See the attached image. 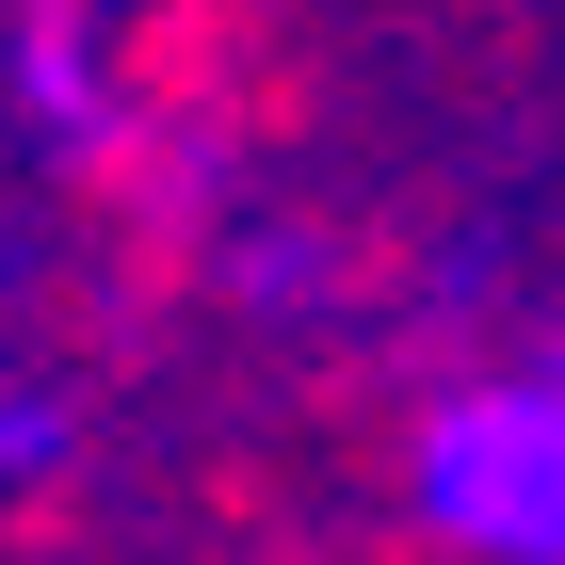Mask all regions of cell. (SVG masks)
I'll return each instance as SVG.
<instances>
[{
	"label": "cell",
	"mask_w": 565,
	"mask_h": 565,
	"mask_svg": "<svg viewBox=\"0 0 565 565\" xmlns=\"http://www.w3.org/2000/svg\"><path fill=\"white\" fill-rule=\"evenodd\" d=\"M404 518L436 550H469V565H565V355L420 404V436H404Z\"/></svg>",
	"instance_id": "6da1fadb"
},
{
	"label": "cell",
	"mask_w": 565,
	"mask_h": 565,
	"mask_svg": "<svg viewBox=\"0 0 565 565\" xmlns=\"http://www.w3.org/2000/svg\"><path fill=\"white\" fill-rule=\"evenodd\" d=\"M17 97H33V130H49V146H97V130H114L97 49H82V17H65V0H33V17H17Z\"/></svg>",
	"instance_id": "7a4b0ae2"
},
{
	"label": "cell",
	"mask_w": 565,
	"mask_h": 565,
	"mask_svg": "<svg viewBox=\"0 0 565 565\" xmlns=\"http://www.w3.org/2000/svg\"><path fill=\"white\" fill-rule=\"evenodd\" d=\"M49 452H65V404H49V388H17V372H0V484H33Z\"/></svg>",
	"instance_id": "3957f363"
}]
</instances>
